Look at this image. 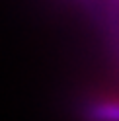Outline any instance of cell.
<instances>
[{
	"label": "cell",
	"instance_id": "6da1fadb",
	"mask_svg": "<svg viewBox=\"0 0 119 121\" xmlns=\"http://www.w3.org/2000/svg\"><path fill=\"white\" fill-rule=\"evenodd\" d=\"M88 119L90 121H119V100H113V98L96 100L88 108Z\"/></svg>",
	"mask_w": 119,
	"mask_h": 121
}]
</instances>
